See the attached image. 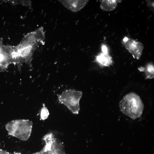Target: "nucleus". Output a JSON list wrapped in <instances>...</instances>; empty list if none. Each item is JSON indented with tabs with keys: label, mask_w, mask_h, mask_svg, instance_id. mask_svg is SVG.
Segmentation results:
<instances>
[{
	"label": "nucleus",
	"mask_w": 154,
	"mask_h": 154,
	"mask_svg": "<svg viewBox=\"0 0 154 154\" xmlns=\"http://www.w3.org/2000/svg\"><path fill=\"white\" fill-rule=\"evenodd\" d=\"M49 115V111L47 108L44 106L41 109L40 117L41 119L44 120L46 119Z\"/></svg>",
	"instance_id": "nucleus-11"
},
{
	"label": "nucleus",
	"mask_w": 154,
	"mask_h": 154,
	"mask_svg": "<svg viewBox=\"0 0 154 154\" xmlns=\"http://www.w3.org/2000/svg\"><path fill=\"white\" fill-rule=\"evenodd\" d=\"M38 154H66L62 144L56 139L47 142Z\"/></svg>",
	"instance_id": "nucleus-6"
},
{
	"label": "nucleus",
	"mask_w": 154,
	"mask_h": 154,
	"mask_svg": "<svg viewBox=\"0 0 154 154\" xmlns=\"http://www.w3.org/2000/svg\"><path fill=\"white\" fill-rule=\"evenodd\" d=\"M121 1L116 0H104L100 4V7L104 11H109L115 9L117 3Z\"/></svg>",
	"instance_id": "nucleus-9"
},
{
	"label": "nucleus",
	"mask_w": 154,
	"mask_h": 154,
	"mask_svg": "<svg viewBox=\"0 0 154 154\" xmlns=\"http://www.w3.org/2000/svg\"><path fill=\"white\" fill-rule=\"evenodd\" d=\"M102 52L106 54H109V50L107 46L105 44H103L101 46Z\"/></svg>",
	"instance_id": "nucleus-12"
},
{
	"label": "nucleus",
	"mask_w": 154,
	"mask_h": 154,
	"mask_svg": "<svg viewBox=\"0 0 154 154\" xmlns=\"http://www.w3.org/2000/svg\"><path fill=\"white\" fill-rule=\"evenodd\" d=\"M140 71L145 72L146 75V79H151L154 77V67L152 63L148 64L145 67H141L138 68Z\"/></svg>",
	"instance_id": "nucleus-10"
},
{
	"label": "nucleus",
	"mask_w": 154,
	"mask_h": 154,
	"mask_svg": "<svg viewBox=\"0 0 154 154\" xmlns=\"http://www.w3.org/2000/svg\"><path fill=\"white\" fill-rule=\"evenodd\" d=\"M82 96L80 91L68 89L58 96L59 103L64 104L73 114H78L80 110L79 102Z\"/></svg>",
	"instance_id": "nucleus-3"
},
{
	"label": "nucleus",
	"mask_w": 154,
	"mask_h": 154,
	"mask_svg": "<svg viewBox=\"0 0 154 154\" xmlns=\"http://www.w3.org/2000/svg\"><path fill=\"white\" fill-rule=\"evenodd\" d=\"M1 41V38H0V42Z\"/></svg>",
	"instance_id": "nucleus-13"
},
{
	"label": "nucleus",
	"mask_w": 154,
	"mask_h": 154,
	"mask_svg": "<svg viewBox=\"0 0 154 154\" xmlns=\"http://www.w3.org/2000/svg\"><path fill=\"white\" fill-rule=\"evenodd\" d=\"M121 42L125 48L132 54L134 58L137 59L140 58L143 49L142 43L127 37L123 38Z\"/></svg>",
	"instance_id": "nucleus-4"
},
{
	"label": "nucleus",
	"mask_w": 154,
	"mask_h": 154,
	"mask_svg": "<svg viewBox=\"0 0 154 154\" xmlns=\"http://www.w3.org/2000/svg\"><path fill=\"white\" fill-rule=\"evenodd\" d=\"M66 8L74 12L80 11L86 5L88 0H59Z\"/></svg>",
	"instance_id": "nucleus-7"
},
{
	"label": "nucleus",
	"mask_w": 154,
	"mask_h": 154,
	"mask_svg": "<svg viewBox=\"0 0 154 154\" xmlns=\"http://www.w3.org/2000/svg\"><path fill=\"white\" fill-rule=\"evenodd\" d=\"M32 126V123L30 121L19 120L8 123L6 125V128L10 135L26 140L30 135Z\"/></svg>",
	"instance_id": "nucleus-2"
},
{
	"label": "nucleus",
	"mask_w": 154,
	"mask_h": 154,
	"mask_svg": "<svg viewBox=\"0 0 154 154\" xmlns=\"http://www.w3.org/2000/svg\"><path fill=\"white\" fill-rule=\"evenodd\" d=\"M121 111L133 120L142 115L144 105L140 97L135 93H129L125 96L119 103Z\"/></svg>",
	"instance_id": "nucleus-1"
},
{
	"label": "nucleus",
	"mask_w": 154,
	"mask_h": 154,
	"mask_svg": "<svg viewBox=\"0 0 154 154\" xmlns=\"http://www.w3.org/2000/svg\"><path fill=\"white\" fill-rule=\"evenodd\" d=\"M13 46L3 44L0 49V72L7 68L11 63H14L13 57Z\"/></svg>",
	"instance_id": "nucleus-5"
},
{
	"label": "nucleus",
	"mask_w": 154,
	"mask_h": 154,
	"mask_svg": "<svg viewBox=\"0 0 154 154\" xmlns=\"http://www.w3.org/2000/svg\"><path fill=\"white\" fill-rule=\"evenodd\" d=\"M95 61L102 66H109L113 63L112 57L109 54H106L102 52L99 54L96 57Z\"/></svg>",
	"instance_id": "nucleus-8"
}]
</instances>
